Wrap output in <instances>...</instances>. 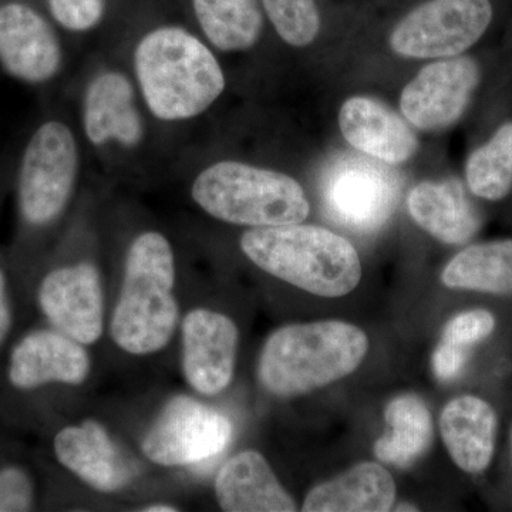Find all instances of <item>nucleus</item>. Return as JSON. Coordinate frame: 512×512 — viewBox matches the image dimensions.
I'll return each mask as SVG.
<instances>
[{"instance_id":"23","label":"nucleus","mask_w":512,"mask_h":512,"mask_svg":"<svg viewBox=\"0 0 512 512\" xmlns=\"http://www.w3.org/2000/svg\"><path fill=\"white\" fill-rule=\"evenodd\" d=\"M450 289L512 295V239L483 242L458 252L444 268Z\"/></svg>"},{"instance_id":"26","label":"nucleus","mask_w":512,"mask_h":512,"mask_svg":"<svg viewBox=\"0 0 512 512\" xmlns=\"http://www.w3.org/2000/svg\"><path fill=\"white\" fill-rule=\"evenodd\" d=\"M266 20L282 42L306 47L315 42L322 26L318 0H261Z\"/></svg>"},{"instance_id":"18","label":"nucleus","mask_w":512,"mask_h":512,"mask_svg":"<svg viewBox=\"0 0 512 512\" xmlns=\"http://www.w3.org/2000/svg\"><path fill=\"white\" fill-rule=\"evenodd\" d=\"M215 498L227 512H293L295 500L255 450L229 458L215 477Z\"/></svg>"},{"instance_id":"9","label":"nucleus","mask_w":512,"mask_h":512,"mask_svg":"<svg viewBox=\"0 0 512 512\" xmlns=\"http://www.w3.org/2000/svg\"><path fill=\"white\" fill-rule=\"evenodd\" d=\"M234 434L220 410L190 396L165 404L141 441V453L161 467H184L220 456Z\"/></svg>"},{"instance_id":"19","label":"nucleus","mask_w":512,"mask_h":512,"mask_svg":"<svg viewBox=\"0 0 512 512\" xmlns=\"http://www.w3.org/2000/svg\"><path fill=\"white\" fill-rule=\"evenodd\" d=\"M444 446L458 468L484 473L493 461L498 417L490 403L477 396L456 397L440 416Z\"/></svg>"},{"instance_id":"14","label":"nucleus","mask_w":512,"mask_h":512,"mask_svg":"<svg viewBox=\"0 0 512 512\" xmlns=\"http://www.w3.org/2000/svg\"><path fill=\"white\" fill-rule=\"evenodd\" d=\"M90 373L92 356L87 346L52 326L20 336L6 362V380L20 393L37 392L56 384L80 386Z\"/></svg>"},{"instance_id":"20","label":"nucleus","mask_w":512,"mask_h":512,"mask_svg":"<svg viewBox=\"0 0 512 512\" xmlns=\"http://www.w3.org/2000/svg\"><path fill=\"white\" fill-rule=\"evenodd\" d=\"M413 221L443 244L463 245L476 237L481 218L458 181H424L407 197Z\"/></svg>"},{"instance_id":"4","label":"nucleus","mask_w":512,"mask_h":512,"mask_svg":"<svg viewBox=\"0 0 512 512\" xmlns=\"http://www.w3.org/2000/svg\"><path fill=\"white\" fill-rule=\"evenodd\" d=\"M89 164L76 120L50 111L30 131L15 171L19 238L33 242L63 221Z\"/></svg>"},{"instance_id":"21","label":"nucleus","mask_w":512,"mask_h":512,"mask_svg":"<svg viewBox=\"0 0 512 512\" xmlns=\"http://www.w3.org/2000/svg\"><path fill=\"white\" fill-rule=\"evenodd\" d=\"M396 500V484L386 468L360 463L335 480L316 485L306 495L305 512H383Z\"/></svg>"},{"instance_id":"7","label":"nucleus","mask_w":512,"mask_h":512,"mask_svg":"<svg viewBox=\"0 0 512 512\" xmlns=\"http://www.w3.org/2000/svg\"><path fill=\"white\" fill-rule=\"evenodd\" d=\"M188 194L212 220L249 229L299 224L311 214L295 178L245 161L215 160L191 171Z\"/></svg>"},{"instance_id":"16","label":"nucleus","mask_w":512,"mask_h":512,"mask_svg":"<svg viewBox=\"0 0 512 512\" xmlns=\"http://www.w3.org/2000/svg\"><path fill=\"white\" fill-rule=\"evenodd\" d=\"M53 453L64 470L101 494H116L130 485L134 468L103 424L84 420L57 431Z\"/></svg>"},{"instance_id":"15","label":"nucleus","mask_w":512,"mask_h":512,"mask_svg":"<svg viewBox=\"0 0 512 512\" xmlns=\"http://www.w3.org/2000/svg\"><path fill=\"white\" fill-rule=\"evenodd\" d=\"M239 330L224 313L188 311L181 323V369L185 382L201 396H217L231 384L237 366Z\"/></svg>"},{"instance_id":"27","label":"nucleus","mask_w":512,"mask_h":512,"mask_svg":"<svg viewBox=\"0 0 512 512\" xmlns=\"http://www.w3.org/2000/svg\"><path fill=\"white\" fill-rule=\"evenodd\" d=\"M47 12L57 28L69 35H89L106 18L107 0H46Z\"/></svg>"},{"instance_id":"28","label":"nucleus","mask_w":512,"mask_h":512,"mask_svg":"<svg viewBox=\"0 0 512 512\" xmlns=\"http://www.w3.org/2000/svg\"><path fill=\"white\" fill-rule=\"evenodd\" d=\"M36 484L32 474L19 464L0 467V512L32 511Z\"/></svg>"},{"instance_id":"22","label":"nucleus","mask_w":512,"mask_h":512,"mask_svg":"<svg viewBox=\"0 0 512 512\" xmlns=\"http://www.w3.org/2000/svg\"><path fill=\"white\" fill-rule=\"evenodd\" d=\"M191 10L198 35L217 53L248 52L264 35L261 0H191Z\"/></svg>"},{"instance_id":"33","label":"nucleus","mask_w":512,"mask_h":512,"mask_svg":"<svg viewBox=\"0 0 512 512\" xmlns=\"http://www.w3.org/2000/svg\"><path fill=\"white\" fill-rule=\"evenodd\" d=\"M396 511H419V508L414 507L412 504H399Z\"/></svg>"},{"instance_id":"13","label":"nucleus","mask_w":512,"mask_h":512,"mask_svg":"<svg viewBox=\"0 0 512 512\" xmlns=\"http://www.w3.org/2000/svg\"><path fill=\"white\" fill-rule=\"evenodd\" d=\"M480 79V66L473 57H448L431 63L404 87L400 109L420 130H443L466 113Z\"/></svg>"},{"instance_id":"34","label":"nucleus","mask_w":512,"mask_h":512,"mask_svg":"<svg viewBox=\"0 0 512 512\" xmlns=\"http://www.w3.org/2000/svg\"><path fill=\"white\" fill-rule=\"evenodd\" d=\"M511 446H512V439H511Z\"/></svg>"},{"instance_id":"6","label":"nucleus","mask_w":512,"mask_h":512,"mask_svg":"<svg viewBox=\"0 0 512 512\" xmlns=\"http://www.w3.org/2000/svg\"><path fill=\"white\" fill-rule=\"evenodd\" d=\"M239 247L261 271L322 298H342L362 279L352 242L316 225L251 228Z\"/></svg>"},{"instance_id":"24","label":"nucleus","mask_w":512,"mask_h":512,"mask_svg":"<svg viewBox=\"0 0 512 512\" xmlns=\"http://www.w3.org/2000/svg\"><path fill=\"white\" fill-rule=\"evenodd\" d=\"M386 421L390 431L376 441V457L392 466H412L433 440L429 409L414 394H403L387 404Z\"/></svg>"},{"instance_id":"12","label":"nucleus","mask_w":512,"mask_h":512,"mask_svg":"<svg viewBox=\"0 0 512 512\" xmlns=\"http://www.w3.org/2000/svg\"><path fill=\"white\" fill-rule=\"evenodd\" d=\"M399 195L396 174L362 158L339 161L323 184L329 217L359 234H372L382 228L392 217Z\"/></svg>"},{"instance_id":"10","label":"nucleus","mask_w":512,"mask_h":512,"mask_svg":"<svg viewBox=\"0 0 512 512\" xmlns=\"http://www.w3.org/2000/svg\"><path fill=\"white\" fill-rule=\"evenodd\" d=\"M67 46L52 19L26 2L0 3V70L15 82L46 87L66 72Z\"/></svg>"},{"instance_id":"11","label":"nucleus","mask_w":512,"mask_h":512,"mask_svg":"<svg viewBox=\"0 0 512 512\" xmlns=\"http://www.w3.org/2000/svg\"><path fill=\"white\" fill-rule=\"evenodd\" d=\"M36 303L49 326L87 348L103 336V276L93 259H74L47 269L37 282Z\"/></svg>"},{"instance_id":"29","label":"nucleus","mask_w":512,"mask_h":512,"mask_svg":"<svg viewBox=\"0 0 512 512\" xmlns=\"http://www.w3.org/2000/svg\"><path fill=\"white\" fill-rule=\"evenodd\" d=\"M495 329V318L493 313L476 309L454 316L444 328L441 340L451 343V345L460 346V348L470 349L471 346L487 339Z\"/></svg>"},{"instance_id":"25","label":"nucleus","mask_w":512,"mask_h":512,"mask_svg":"<svg viewBox=\"0 0 512 512\" xmlns=\"http://www.w3.org/2000/svg\"><path fill=\"white\" fill-rule=\"evenodd\" d=\"M468 188L487 201L504 200L512 190V121L503 124L494 136L468 157Z\"/></svg>"},{"instance_id":"3","label":"nucleus","mask_w":512,"mask_h":512,"mask_svg":"<svg viewBox=\"0 0 512 512\" xmlns=\"http://www.w3.org/2000/svg\"><path fill=\"white\" fill-rule=\"evenodd\" d=\"M177 254L173 241L158 228H143L124 251L119 298L110 320L117 348L131 356L161 352L180 323L175 296Z\"/></svg>"},{"instance_id":"2","label":"nucleus","mask_w":512,"mask_h":512,"mask_svg":"<svg viewBox=\"0 0 512 512\" xmlns=\"http://www.w3.org/2000/svg\"><path fill=\"white\" fill-rule=\"evenodd\" d=\"M117 49L151 119L170 137L204 117L227 90L218 53L187 26L160 23Z\"/></svg>"},{"instance_id":"8","label":"nucleus","mask_w":512,"mask_h":512,"mask_svg":"<svg viewBox=\"0 0 512 512\" xmlns=\"http://www.w3.org/2000/svg\"><path fill=\"white\" fill-rule=\"evenodd\" d=\"M493 19L491 0H424L394 26L389 42L409 59H448L476 45Z\"/></svg>"},{"instance_id":"1","label":"nucleus","mask_w":512,"mask_h":512,"mask_svg":"<svg viewBox=\"0 0 512 512\" xmlns=\"http://www.w3.org/2000/svg\"><path fill=\"white\" fill-rule=\"evenodd\" d=\"M74 120L89 164L110 177L146 178L171 163L173 137L151 119L117 47L84 67Z\"/></svg>"},{"instance_id":"30","label":"nucleus","mask_w":512,"mask_h":512,"mask_svg":"<svg viewBox=\"0 0 512 512\" xmlns=\"http://www.w3.org/2000/svg\"><path fill=\"white\" fill-rule=\"evenodd\" d=\"M467 357L468 349L440 340L439 345L434 350L433 360H431L434 375L437 376V379L443 380V382L453 380L464 369Z\"/></svg>"},{"instance_id":"32","label":"nucleus","mask_w":512,"mask_h":512,"mask_svg":"<svg viewBox=\"0 0 512 512\" xmlns=\"http://www.w3.org/2000/svg\"><path fill=\"white\" fill-rule=\"evenodd\" d=\"M140 511L144 512H178L180 508L177 505L170 503H151L144 505V508H141Z\"/></svg>"},{"instance_id":"5","label":"nucleus","mask_w":512,"mask_h":512,"mask_svg":"<svg viewBox=\"0 0 512 512\" xmlns=\"http://www.w3.org/2000/svg\"><path fill=\"white\" fill-rule=\"evenodd\" d=\"M367 350L366 333L342 320L282 326L262 348L259 383L276 397L312 393L352 375Z\"/></svg>"},{"instance_id":"31","label":"nucleus","mask_w":512,"mask_h":512,"mask_svg":"<svg viewBox=\"0 0 512 512\" xmlns=\"http://www.w3.org/2000/svg\"><path fill=\"white\" fill-rule=\"evenodd\" d=\"M15 325V308H13L12 289L5 262L0 259V350L8 342Z\"/></svg>"},{"instance_id":"17","label":"nucleus","mask_w":512,"mask_h":512,"mask_svg":"<svg viewBox=\"0 0 512 512\" xmlns=\"http://www.w3.org/2000/svg\"><path fill=\"white\" fill-rule=\"evenodd\" d=\"M339 126L350 146L386 164H403L419 150L412 128L370 97H350L339 110Z\"/></svg>"}]
</instances>
